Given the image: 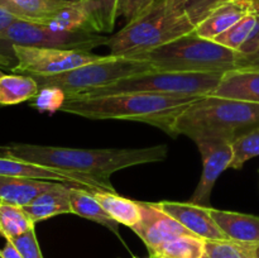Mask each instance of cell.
Returning <instances> with one entry per match:
<instances>
[{
    "label": "cell",
    "mask_w": 259,
    "mask_h": 258,
    "mask_svg": "<svg viewBox=\"0 0 259 258\" xmlns=\"http://www.w3.org/2000/svg\"><path fill=\"white\" fill-rule=\"evenodd\" d=\"M168 147L158 144L146 148H68L28 143L0 146V156L52 167L68 174H80L111 185L110 177L120 169L167 158Z\"/></svg>",
    "instance_id": "1"
},
{
    "label": "cell",
    "mask_w": 259,
    "mask_h": 258,
    "mask_svg": "<svg viewBox=\"0 0 259 258\" xmlns=\"http://www.w3.org/2000/svg\"><path fill=\"white\" fill-rule=\"evenodd\" d=\"M197 96L154 93H124L103 96L67 95L60 111L91 120L141 121L171 134L177 116Z\"/></svg>",
    "instance_id": "2"
},
{
    "label": "cell",
    "mask_w": 259,
    "mask_h": 258,
    "mask_svg": "<svg viewBox=\"0 0 259 258\" xmlns=\"http://www.w3.org/2000/svg\"><path fill=\"white\" fill-rule=\"evenodd\" d=\"M259 129V104L234 99L202 96L176 118L169 136L201 141L234 142Z\"/></svg>",
    "instance_id": "3"
},
{
    "label": "cell",
    "mask_w": 259,
    "mask_h": 258,
    "mask_svg": "<svg viewBox=\"0 0 259 258\" xmlns=\"http://www.w3.org/2000/svg\"><path fill=\"white\" fill-rule=\"evenodd\" d=\"M195 29L184 0H154L118 33L108 37L106 46L110 55L133 57L192 34Z\"/></svg>",
    "instance_id": "4"
},
{
    "label": "cell",
    "mask_w": 259,
    "mask_h": 258,
    "mask_svg": "<svg viewBox=\"0 0 259 258\" xmlns=\"http://www.w3.org/2000/svg\"><path fill=\"white\" fill-rule=\"evenodd\" d=\"M240 53L195 33L133 56L144 60L158 71L175 72H227L237 67Z\"/></svg>",
    "instance_id": "5"
},
{
    "label": "cell",
    "mask_w": 259,
    "mask_h": 258,
    "mask_svg": "<svg viewBox=\"0 0 259 258\" xmlns=\"http://www.w3.org/2000/svg\"><path fill=\"white\" fill-rule=\"evenodd\" d=\"M223 73L224 72H175L153 70L121 78L104 88L72 95L103 96L124 93H154L202 98L214 93Z\"/></svg>",
    "instance_id": "6"
},
{
    "label": "cell",
    "mask_w": 259,
    "mask_h": 258,
    "mask_svg": "<svg viewBox=\"0 0 259 258\" xmlns=\"http://www.w3.org/2000/svg\"><path fill=\"white\" fill-rule=\"evenodd\" d=\"M153 70L156 68L144 60L109 55L104 56L100 61L81 66L67 72L52 76H32V77L37 81L39 89L56 86L65 91L67 96L104 88L121 78Z\"/></svg>",
    "instance_id": "7"
},
{
    "label": "cell",
    "mask_w": 259,
    "mask_h": 258,
    "mask_svg": "<svg viewBox=\"0 0 259 258\" xmlns=\"http://www.w3.org/2000/svg\"><path fill=\"white\" fill-rule=\"evenodd\" d=\"M0 40L10 43V46L61 48L91 52L93 48L106 46L108 37L93 32H62L39 23L18 20L3 33Z\"/></svg>",
    "instance_id": "8"
},
{
    "label": "cell",
    "mask_w": 259,
    "mask_h": 258,
    "mask_svg": "<svg viewBox=\"0 0 259 258\" xmlns=\"http://www.w3.org/2000/svg\"><path fill=\"white\" fill-rule=\"evenodd\" d=\"M10 47L13 57L17 61L12 67V71L29 76H52L67 72L81 66L100 61L104 57L86 51L27 47L17 45Z\"/></svg>",
    "instance_id": "9"
},
{
    "label": "cell",
    "mask_w": 259,
    "mask_h": 258,
    "mask_svg": "<svg viewBox=\"0 0 259 258\" xmlns=\"http://www.w3.org/2000/svg\"><path fill=\"white\" fill-rule=\"evenodd\" d=\"M196 146L202 158V174L190 202L210 206L215 184L220 175L232 166L234 151L232 142L228 141H201Z\"/></svg>",
    "instance_id": "10"
},
{
    "label": "cell",
    "mask_w": 259,
    "mask_h": 258,
    "mask_svg": "<svg viewBox=\"0 0 259 258\" xmlns=\"http://www.w3.org/2000/svg\"><path fill=\"white\" fill-rule=\"evenodd\" d=\"M0 175L2 176L57 181L77 187H83L88 190H108V191L116 192L113 185H106L94 177L86 176V175L68 174V172H63L61 169L52 168V167L40 166V164L30 163V162L5 156H0Z\"/></svg>",
    "instance_id": "11"
},
{
    "label": "cell",
    "mask_w": 259,
    "mask_h": 258,
    "mask_svg": "<svg viewBox=\"0 0 259 258\" xmlns=\"http://www.w3.org/2000/svg\"><path fill=\"white\" fill-rule=\"evenodd\" d=\"M141 202L142 217L138 224L134 225L132 229L143 240L149 252L154 250L167 240H171L180 235L192 234L175 218L157 207L154 202Z\"/></svg>",
    "instance_id": "12"
},
{
    "label": "cell",
    "mask_w": 259,
    "mask_h": 258,
    "mask_svg": "<svg viewBox=\"0 0 259 258\" xmlns=\"http://www.w3.org/2000/svg\"><path fill=\"white\" fill-rule=\"evenodd\" d=\"M157 207L166 211L184 225L187 230L205 240L228 239L223 230L218 227L210 214V206L192 204V202L159 201L154 202Z\"/></svg>",
    "instance_id": "13"
},
{
    "label": "cell",
    "mask_w": 259,
    "mask_h": 258,
    "mask_svg": "<svg viewBox=\"0 0 259 258\" xmlns=\"http://www.w3.org/2000/svg\"><path fill=\"white\" fill-rule=\"evenodd\" d=\"M210 96L259 104V71L243 68L227 71Z\"/></svg>",
    "instance_id": "14"
},
{
    "label": "cell",
    "mask_w": 259,
    "mask_h": 258,
    "mask_svg": "<svg viewBox=\"0 0 259 258\" xmlns=\"http://www.w3.org/2000/svg\"><path fill=\"white\" fill-rule=\"evenodd\" d=\"M253 8L245 0H229L212 10L195 29V34L205 39L214 40L243 17L252 12Z\"/></svg>",
    "instance_id": "15"
},
{
    "label": "cell",
    "mask_w": 259,
    "mask_h": 258,
    "mask_svg": "<svg viewBox=\"0 0 259 258\" xmlns=\"http://www.w3.org/2000/svg\"><path fill=\"white\" fill-rule=\"evenodd\" d=\"M214 42L242 56L254 53L259 48V10L253 9L232 28L215 38Z\"/></svg>",
    "instance_id": "16"
},
{
    "label": "cell",
    "mask_w": 259,
    "mask_h": 258,
    "mask_svg": "<svg viewBox=\"0 0 259 258\" xmlns=\"http://www.w3.org/2000/svg\"><path fill=\"white\" fill-rule=\"evenodd\" d=\"M73 185L56 182V185L38 195L32 202L23 206L34 223L61 214L72 212L70 204V191Z\"/></svg>",
    "instance_id": "17"
},
{
    "label": "cell",
    "mask_w": 259,
    "mask_h": 258,
    "mask_svg": "<svg viewBox=\"0 0 259 258\" xmlns=\"http://www.w3.org/2000/svg\"><path fill=\"white\" fill-rule=\"evenodd\" d=\"M210 214L228 239L259 244V217L210 207Z\"/></svg>",
    "instance_id": "18"
},
{
    "label": "cell",
    "mask_w": 259,
    "mask_h": 258,
    "mask_svg": "<svg viewBox=\"0 0 259 258\" xmlns=\"http://www.w3.org/2000/svg\"><path fill=\"white\" fill-rule=\"evenodd\" d=\"M56 182L0 175V202L25 206L38 195L55 186Z\"/></svg>",
    "instance_id": "19"
},
{
    "label": "cell",
    "mask_w": 259,
    "mask_h": 258,
    "mask_svg": "<svg viewBox=\"0 0 259 258\" xmlns=\"http://www.w3.org/2000/svg\"><path fill=\"white\" fill-rule=\"evenodd\" d=\"M94 190L83 189V187L72 186L70 191V204L72 214L78 215L81 218L95 222L103 227L108 228L116 237L120 238L119 234V223H116L113 218L108 215L104 207L99 204L98 200L93 195Z\"/></svg>",
    "instance_id": "20"
},
{
    "label": "cell",
    "mask_w": 259,
    "mask_h": 258,
    "mask_svg": "<svg viewBox=\"0 0 259 258\" xmlns=\"http://www.w3.org/2000/svg\"><path fill=\"white\" fill-rule=\"evenodd\" d=\"M93 195L108 215L116 223L133 228L141 220V202L120 196L108 190H94Z\"/></svg>",
    "instance_id": "21"
},
{
    "label": "cell",
    "mask_w": 259,
    "mask_h": 258,
    "mask_svg": "<svg viewBox=\"0 0 259 258\" xmlns=\"http://www.w3.org/2000/svg\"><path fill=\"white\" fill-rule=\"evenodd\" d=\"M8 10L25 22L47 24L51 18L68 3L57 0H0Z\"/></svg>",
    "instance_id": "22"
},
{
    "label": "cell",
    "mask_w": 259,
    "mask_h": 258,
    "mask_svg": "<svg viewBox=\"0 0 259 258\" xmlns=\"http://www.w3.org/2000/svg\"><path fill=\"white\" fill-rule=\"evenodd\" d=\"M38 91L39 86L32 76L22 73L0 76V105H15L32 100Z\"/></svg>",
    "instance_id": "23"
},
{
    "label": "cell",
    "mask_w": 259,
    "mask_h": 258,
    "mask_svg": "<svg viewBox=\"0 0 259 258\" xmlns=\"http://www.w3.org/2000/svg\"><path fill=\"white\" fill-rule=\"evenodd\" d=\"M206 240L194 234L180 235L149 252L159 258H201Z\"/></svg>",
    "instance_id": "24"
},
{
    "label": "cell",
    "mask_w": 259,
    "mask_h": 258,
    "mask_svg": "<svg viewBox=\"0 0 259 258\" xmlns=\"http://www.w3.org/2000/svg\"><path fill=\"white\" fill-rule=\"evenodd\" d=\"M45 25L62 32H93L83 3L65 5Z\"/></svg>",
    "instance_id": "25"
},
{
    "label": "cell",
    "mask_w": 259,
    "mask_h": 258,
    "mask_svg": "<svg viewBox=\"0 0 259 258\" xmlns=\"http://www.w3.org/2000/svg\"><path fill=\"white\" fill-rule=\"evenodd\" d=\"M35 223L23 206L0 202V233L5 239H13L34 229Z\"/></svg>",
    "instance_id": "26"
},
{
    "label": "cell",
    "mask_w": 259,
    "mask_h": 258,
    "mask_svg": "<svg viewBox=\"0 0 259 258\" xmlns=\"http://www.w3.org/2000/svg\"><path fill=\"white\" fill-rule=\"evenodd\" d=\"M118 3L119 0H86L83 3L93 32H113L118 19Z\"/></svg>",
    "instance_id": "27"
},
{
    "label": "cell",
    "mask_w": 259,
    "mask_h": 258,
    "mask_svg": "<svg viewBox=\"0 0 259 258\" xmlns=\"http://www.w3.org/2000/svg\"><path fill=\"white\" fill-rule=\"evenodd\" d=\"M201 258H259V244L232 239L206 240Z\"/></svg>",
    "instance_id": "28"
},
{
    "label": "cell",
    "mask_w": 259,
    "mask_h": 258,
    "mask_svg": "<svg viewBox=\"0 0 259 258\" xmlns=\"http://www.w3.org/2000/svg\"><path fill=\"white\" fill-rule=\"evenodd\" d=\"M232 146L234 151V158H233L230 168L239 169L249 159L259 156V129L239 137L233 142Z\"/></svg>",
    "instance_id": "29"
},
{
    "label": "cell",
    "mask_w": 259,
    "mask_h": 258,
    "mask_svg": "<svg viewBox=\"0 0 259 258\" xmlns=\"http://www.w3.org/2000/svg\"><path fill=\"white\" fill-rule=\"evenodd\" d=\"M66 101V93L56 86L39 89L37 95L30 100V105L40 113H55L61 110Z\"/></svg>",
    "instance_id": "30"
},
{
    "label": "cell",
    "mask_w": 259,
    "mask_h": 258,
    "mask_svg": "<svg viewBox=\"0 0 259 258\" xmlns=\"http://www.w3.org/2000/svg\"><path fill=\"white\" fill-rule=\"evenodd\" d=\"M8 240H10L15 245L23 258H43L34 229H30L29 232L24 233L19 237Z\"/></svg>",
    "instance_id": "31"
},
{
    "label": "cell",
    "mask_w": 259,
    "mask_h": 258,
    "mask_svg": "<svg viewBox=\"0 0 259 258\" xmlns=\"http://www.w3.org/2000/svg\"><path fill=\"white\" fill-rule=\"evenodd\" d=\"M154 0H119L118 18H124L125 22H131L146 10Z\"/></svg>",
    "instance_id": "32"
},
{
    "label": "cell",
    "mask_w": 259,
    "mask_h": 258,
    "mask_svg": "<svg viewBox=\"0 0 259 258\" xmlns=\"http://www.w3.org/2000/svg\"><path fill=\"white\" fill-rule=\"evenodd\" d=\"M243 70H255L259 71V48L254 53L248 56H239V60L237 62V67Z\"/></svg>",
    "instance_id": "33"
},
{
    "label": "cell",
    "mask_w": 259,
    "mask_h": 258,
    "mask_svg": "<svg viewBox=\"0 0 259 258\" xmlns=\"http://www.w3.org/2000/svg\"><path fill=\"white\" fill-rule=\"evenodd\" d=\"M20 20L17 15L13 14L10 10H8L4 5L0 3V37H2L3 33L8 29L12 24H14L15 22Z\"/></svg>",
    "instance_id": "34"
},
{
    "label": "cell",
    "mask_w": 259,
    "mask_h": 258,
    "mask_svg": "<svg viewBox=\"0 0 259 258\" xmlns=\"http://www.w3.org/2000/svg\"><path fill=\"white\" fill-rule=\"evenodd\" d=\"M2 253L5 258H23L22 254L19 253V250L15 248V245L8 239H7V243H5L4 248L2 249Z\"/></svg>",
    "instance_id": "35"
},
{
    "label": "cell",
    "mask_w": 259,
    "mask_h": 258,
    "mask_svg": "<svg viewBox=\"0 0 259 258\" xmlns=\"http://www.w3.org/2000/svg\"><path fill=\"white\" fill-rule=\"evenodd\" d=\"M57 2L68 3V4H82V3H85L86 0H57Z\"/></svg>",
    "instance_id": "36"
},
{
    "label": "cell",
    "mask_w": 259,
    "mask_h": 258,
    "mask_svg": "<svg viewBox=\"0 0 259 258\" xmlns=\"http://www.w3.org/2000/svg\"><path fill=\"white\" fill-rule=\"evenodd\" d=\"M245 2L249 3V4L252 5L253 9L259 10V0H245Z\"/></svg>",
    "instance_id": "37"
},
{
    "label": "cell",
    "mask_w": 259,
    "mask_h": 258,
    "mask_svg": "<svg viewBox=\"0 0 259 258\" xmlns=\"http://www.w3.org/2000/svg\"><path fill=\"white\" fill-rule=\"evenodd\" d=\"M148 258H159V257H157V255H154V254H149Z\"/></svg>",
    "instance_id": "38"
},
{
    "label": "cell",
    "mask_w": 259,
    "mask_h": 258,
    "mask_svg": "<svg viewBox=\"0 0 259 258\" xmlns=\"http://www.w3.org/2000/svg\"><path fill=\"white\" fill-rule=\"evenodd\" d=\"M0 258H5L4 255H3V253H2V249H0Z\"/></svg>",
    "instance_id": "39"
},
{
    "label": "cell",
    "mask_w": 259,
    "mask_h": 258,
    "mask_svg": "<svg viewBox=\"0 0 259 258\" xmlns=\"http://www.w3.org/2000/svg\"><path fill=\"white\" fill-rule=\"evenodd\" d=\"M134 258H136V257H134Z\"/></svg>",
    "instance_id": "40"
}]
</instances>
